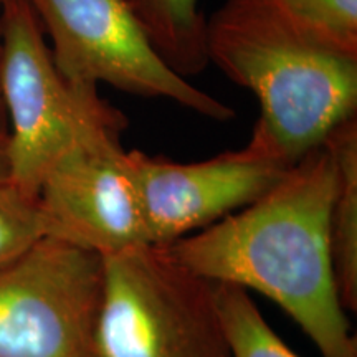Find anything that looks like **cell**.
I'll use <instances>...</instances> for the list:
<instances>
[{
  "instance_id": "6da1fadb",
  "label": "cell",
  "mask_w": 357,
  "mask_h": 357,
  "mask_svg": "<svg viewBox=\"0 0 357 357\" xmlns=\"http://www.w3.org/2000/svg\"><path fill=\"white\" fill-rule=\"evenodd\" d=\"M336 184V160L324 142L255 202L166 248L202 278L265 294L323 357H357L329 247Z\"/></svg>"
},
{
  "instance_id": "7a4b0ae2",
  "label": "cell",
  "mask_w": 357,
  "mask_h": 357,
  "mask_svg": "<svg viewBox=\"0 0 357 357\" xmlns=\"http://www.w3.org/2000/svg\"><path fill=\"white\" fill-rule=\"evenodd\" d=\"M205 53L257 96L245 153L291 169L357 116V58L319 43L276 0H225L205 22Z\"/></svg>"
},
{
  "instance_id": "3957f363",
  "label": "cell",
  "mask_w": 357,
  "mask_h": 357,
  "mask_svg": "<svg viewBox=\"0 0 357 357\" xmlns=\"http://www.w3.org/2000/svg\"><path fill=\"white\" fill-rule=\"evenodd\" d=\"M0 42L10 182L38 197L43 178L66 153L88 142L121 139L128 118L98 88L63 78L53 63L42 25L25 0L3 2Z\"/></svg>"
},
{
  "instance_id": "277c9868",
  "label": "cell",
  "mask_w": 357,
  "mask_h": 357,
  "mask_svg": "<svg viewBox=\"0 0 357 357\" xmlns=\"http://www.w3.org/2000/svg\"><path fill=\"white\" fill-rule=\"evenodd\" d=\"M100 357H231L215 283L166 247L102 257Z\"/></svg>"
},
{
  "instance_id": "5b68a950",
  "label": "cell",
  "mask_w": 357,
  "mask_h": 357,
  "mask_svg": "<svg viewBox=\"0 0 357 357\" xmlns=\"http://www.w3.org/2000/svg\"><path fill=\"white\" fill-rule=\"evenodd\" d=\"M25 2L52 40L53 63L70 83H105L134 96L162 98L213 121L235 118L230 106L164 61L126 0Z\"/></svg>"
},
{
  "instance_id": "8992f818",
  "label": "cell",
  "mask_w": 357,
  "mask_h": 357,
  "mask_svg": "<svg viewBox=\"0 0 357 357\" xmlns=\"http://www.w3.org/2000/svg\"><path fill=\"white\" fill-rule=\"evenodd\" d=\"M102 257L43 236L0 270V357H100Z\"/></svg>"
},
{
  "instance_id": "52a82bcc",
  "label": "cell",
  "mask_w": 357,
  "mask_h": 357,
  "mask_svg": "<svg viewBox=\"0 0 357 357\" xmlns=\"http://www.w3.org/2000/svg\"><path fill=\"white\" fill-rule=\"evenodd\" d=\"M126 153L111 137L58 160L38 190L47 236L100 257L151 245Z\"/></svg>"
},
{
  "instance_id": "ba28073f",
  "label": "cell",
  "mask_w": 357,
  "mask_h": 357,
  "mask_svg": "<svg viewBox=\"0 0 357 357\" xmlns=\"http://www.w3.org/2000/svg\"><path fill=\"white\" fill-rule=\"evenodd\" d=\"M126 158L154 247H169L253 204L288 171L243 147L190 164L142 151H128Z\"/></svg>"
},
{
  "instance_id": "9c48e42d",
  "label": "cell",
  "mask_w": 357,
  "mask_h": 357,
  "mask_svg": "<svg viewBox=\"0 0 357 357\" xmlns=\"http://www.w3.org/2000/svg\"><path fill=\"white\" fill-rule=\"evenodd\" d=\"M336 160L337 184L329 213V247L339 301L357 311V116L324 141Z\"/></svg>"
},
{
  "instance_id": "30bf717a",
  "label": "cell",
  "mask_w": 357,
  "mask_h": 357,
  "mask_svg": "<svg viewBox=\"0 0 357 357\" xmlns=\"http://www.w3.org/2000/svg\"><path fill=\"white\" fill-rule=\"evenodd\" d=\"M164 61L184 78L208 66L199 0H126Z\"/></svg>"
},
{
  "instance_id": "8fae6325",
  "label": "cell",
  "mask_w": 357,
  "mask_h": 357,
  "mask_svg": "<svg viewBox=\"0 0 357 357\" xmlns=\"http://www.w3.org/2000/svg\"><path fill=\"white\" fill-rule=\"evenodd\" d=\"M215 296L231 357H298L270 328L247 289L215 283Z\"/></svg>"
},
{
  "instance_id": "7c38bea8",
  "label": "cell",
  "mask_w": 357,
  "mask_h": 357,
  "mask_svg": "<svg viewBox=\"0 0 357 357\" xmlns=\"http://www.w3.org/2000/svg\"><path fill=\"white\" fill-rule=\"evenodd\" d=\"M276 3L319 43L357 58V0H276Z\"/></svg>"
},
{
  "instance_id": "4fadbf2b",
  "label": "cell",
  "mask_w": 357,
  "mask_h": 357,
  "mask_svg": "<svg viewBox=\"0 0 357 357\" xmlns=\"http://www.w3.org/2000/svg\"><path fill=\"white\" fill-rule=\"evenodd\" d=\"M47 236L38 197L12 182L0 184V270Z\"/></svg>"
},
{
  "instance_id": "5bb4252c",
  "label": "cell",
  "mask_w": 357,
  "mask_h": 357,
  "mask_svg": "<svg viewBox=\"0 0 357 357\" xmlns=\"http://www.w3.org/2000/svg\"><path fill=\"white\" fill-rule=\"evenodd\" d=\"M8 136L0 134V184L10 182V166H8V153H7Z\"/></svg>"
},
{
  "instance_id": "9a60e30c",
  "label": "cell",
  "mask_w": 357,
  "mask_h": 357,
  "mask_svg": "<svg viewBox=\"0 0 357 357\" xmlns=\"http://www.w3.org/2000/svg\"><path fill=\"white\" fill-rule=\"evenodd\" d=\"M0 60H2V42H0ZM0 134L2 136H8V119L2 100V88H0Z\"/></svg>"
},
{
  "instance_id": "2e32d148",
  "label": "cell",
  "mask_w": 357,
  "mask_h": 357,
  "mask_svg": "<svg viewBox=\"0 0 357 357\" xmlns=\"http://www.w3.org/2000/svg\"><path fill=\"white\" fill-rule=\"evenodd\" d=\"M3 2H6V0H0V8H2V6H3Z\"/></svg>"
}]
</instances>
